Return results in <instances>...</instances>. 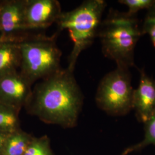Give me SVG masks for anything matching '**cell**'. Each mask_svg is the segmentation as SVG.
I'll return each mask as SVG.
<instances>
[{
	"instance_id": "9",
	"label": "cell",
	"mask_w": 155,
	"mask_h": 155,
	"mask_svg": "<svg viewBox=\"0 0 155 155\" xmlns=\"http://www.w3.org/2000/svg\"><path fill=\"white\" fill-rule=\"evenodd\" d=\"M133 109L144 124L155 113V80L143 70L140 71L139 86L133 90Z\"/></svg>"
},
{
	"instance_id": "13",
	"label": "cell",
	"mask_w": 155,
	"mask_h": 155,
	"mask_svg": "<svg viewBox=\"0 0 155 155\" xmlns=\"http://www.w3.org/2000/svg\"><path fill=\"white\" fill-rule=\"evenodd\" d=\"M144 131L143 140L138 144L127 148L121 155H127L130 153L142 150L149 145L155 146V113L144 123Z\"/></svg>"
},
{
	"instance_id": "17",
	"label": "cell",
	"mask_w": 155,
	"mask_h": 155,
	"mask_svg": "<svg viewBox=\"0 0 155 155\" xmlns=\"http://www.w3.org/2000/svg\"><path fill=\"white\" fill-rule=\"evenodd\" d=\"M9 133L0 132V155H1L6 140Z\"/></svg>"
},
{
	"instance_id": "5",
	"label": "cell",
	"mask_w": 155,
	"mask_h": 155,
	"mask_svg": "<svg viewBox=\"0 0 155 155\" xmlns=\"http://www.w3.org/2000/svg\"><path fill=\"white\" fill-rule=\"evenodd\" d=\"M133 90L129 68L117 67L101 81L95 95L97 105L108 114L124 116L133 109Z\"/></svg>"
},
{
	"instance_id": "18",
	"label": "cell",
	"mask_w": 155,
	"mask_h": 155,
	"mask_svg": "<svg viewBox=\"0 0 155 155\" xmlns=\"http://www.w3.org/2000/svg\"><path fill=\"white\" fill-rule=\"evenodd\" d=\"M1 1H0V3H1Z\"/></svg>"
},
{
	"instance_id": "4",
	"label": "cell",
	"mask_w": 155,
	"mask_h": 155,
	"mask_svg": "<svg viewBox=\"0 0 155 155\" xmlns=\"http://www.w3.org/2000/svg\"><path fill=\"white\" fill-rule=\"evenodd\" d=\"M18 45L21 57L19 71L32 84L61 69V52L54 36H31Z\"/></svg>"
},
{
	"instance_id": "3",
	"label": "cell",
	"mask_w": 155,
	"mask_h": 155,
	"mask_svg": "<svg viewBox=\"0 0 155 155\" xmlns=\"http://www.w3.org/2000/svg\"><path fill=\"white\" fill-rule=\"evenodd\" d=\"M106 4L103 0L84 1L71 11L62 12L57 21L59 30L67 29L73 43L67 68L74 72L79 56L98 36Z\"/></svg>"
},
{
	"instance_id": "10",
	"label": "cell",
	"mask_w": 155,
	"mask_h": 155,
	"mask_svg": "<svg viewBox=\"0 0 155 155\" xmlns=\"http://www.w3.org/2000/svg\"><path fill=\"white\" fill-rule=\"evenodd\" d=\"M20 60L18 43L0 41V77L19 70Z\"/></svg>"
},
{
	"instance_id": "12",
	"label": "cell",
	"mask_w": 155,
	"mask_h": 155,
	"mask_svg": "<svg viewBox=\"0 0 155 155\" xmlns=\"http://www.w3.org/2000/svg\"><path fill=\"white\" fill-rule=\"evenodd\" d=\"M20 111L0 104V132L11 133L20 129Z\"/></svg>"
},
{
	"instance_id": "1",
	"label": "cell",
	"mask_w": 155,
	"mask_h": 155,
	"mask_svg": "<svg viewBox=\"0 0 155 155\" xmlns=\"http://www.w3.org/2000/svg\"><path fill=\"white\" fill-rule=\"evenodd\" d=\"M83 101L73 72L61 68L35 86L25 107L45 123L71 128L77 125Z\"/></svg>"
},
{
	"instance_id": "6",
	"label": "cell",
	"mask_w": 155,
	"mask_h": 155,
	"mask_svg": "<svg viewBox=\"0 0 155 155\" xmlns=\"http://www.w3.org/2000/svg\"><path fill=\"white\" fill-rule=\"evenodd\" d=\"M25 0H4L0 3V41L20 43L31 36L25 26Z\"/></svg>"
},
{
	"instance_id": "2",
	"label": "cell",
	"mask_w": 155,
	"mask_h": 155,
	"mask_svg": "<svg viewBox=\"0 0 155 155\" xmlns=\"http://www.w3.org/2000/svg\"><path fill=\"white\" fill-rule=\"evenodd\" d=\"M142 35L135 16L113 11L102 21L98 36L104 55L117 67L129 68L134 65L135 47Z\"/></svg>"
},
{
	"instance_id": "7",
	"label": "cell",
	"mask_w": 155,
	"mask_h": 155,
	"mask_svg": "<svg viewBox=\"0 0 155 155\" xmlns=\"http://www.w3.org/2000/svg\"><path fill=\"white\" fill-rule=\"evenodd\" d=\"M32 86L19 70L0 77V104L20 111L31 95Z\"/></svg>"
},
{
	"instance_id": "11",
	"label": "cell",
	"mask_w": 155,
	"mask_h": 155,
	"mask_svg": "<svg viewBox=\"0 0 155 155\" xmlns=\"http://www.w3.org/2000/svg\"><path fill=\"white\" fill-rule=\"evenodd\" d=\"M33 137L20 129L9 133L6 140L1 155H23Z\"/></svg>"
},
{
	"instance_id": "15",
	"label": "cell",
	"mask_w": 155,
	"mask_h": 155,
	"mask_svg": "<svg viewBox=\"0 0 155 155\" xmlns=\"http://www.w3.org/2000/svg\"><path fill=\"white\" fill-rule=\"evenodd\" d=\"M119 2L127 6L128 8L127 13L132 16L141 10L147 11L155 4V0H121Z\"/></svg>"
},
{
	"instance_id": "16",
	"label": "cell",
	"mask_w": 155,
	"mask_h": 155,
	"mask_svg": "<svg viewBox=\"0 0 155 155\" xmlns=\"http://www.w3.org/2000/svg\"><path fill=\"white\" fill-rule=\"evenodd\" d=\"M141 31L143 35L148 34L150 36L155 48V3L148 10Z\"/></svg>"
},
{
	"instance_id": "14",
	"label": "cell",
	"mask_w": 155,
	"mask_h": 155,
	"mask_svg": "<svg viewBox=\"0 0 155 155\" xmlns=\"http://www.w3.org/2000/svg\"><path fill=\"white\" fill-rule=\"evenodd\" d=\"M23 155H55L51 149L49 138L43 136L34 137Z\"/></svg>"
},
{
	"instance_id": "8",
	"label": "cell",
	"mask_w": 155,
	"mask_h": 155,
	"mask_svg": "<svg viewBox=\"0 0 155 155\" xmlns=\"http://www.w3.org/2000/svg\"><path fill=\"white\" fill-rule=\"evenodd\" d=\"M62 12L56 0H25V26L29 31L48 28L57 22Z\"/></svg>"
}]
</instances>
